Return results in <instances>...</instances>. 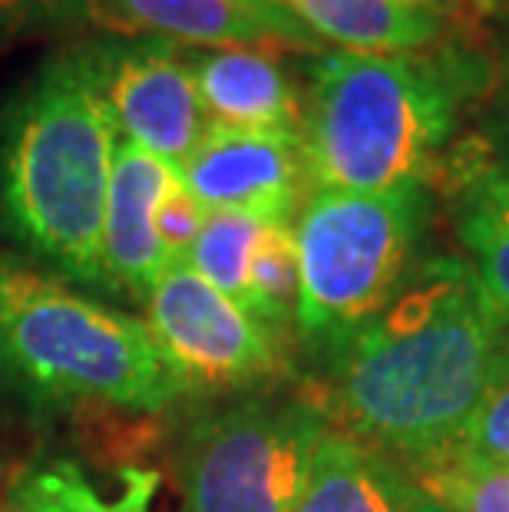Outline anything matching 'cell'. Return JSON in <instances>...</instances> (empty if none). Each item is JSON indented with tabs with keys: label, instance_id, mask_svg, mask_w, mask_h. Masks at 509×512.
<instances>
[{
	"label": "cell",
	"instance_id": "6da1fadb",
	"mask_svg": "<svg viewBox=\"0 0 509 512\" xmlns=\"http://www.w3.org/2000/svg\"><path fill=\"white\" fill-rule=\"evenodd\" d=\"M509 318L457 255H424L387 308L301 390L334 430L404 470L447 453L506 377Z\"/></svg>",
	"mask_w": 509,
	"mask_h": 512
},
{
	"label": "cell",
	"instance_id": "7a4b0ae2",
	"mask_svg": "<svg viewBox=\"0 0 509 512\" xmlns=\"http://www.w3.org/2000/svg\"><path fill=\"white\" fill-rule=\"evenodd\" d=\"M496 63L450 40L424 53L324 50L311 57L301 143L314 189L394 192L430 185Z\"/></svg>",
	"mask_w": 509,
	"mask_h": 512
},
{
	"label": "cell",
	"instance_id": "3957f363",
	"mask_svg": "<svg viewBox=\"0 0 509 512\" xmlns=\"http://www.w3.org/2000/svg\"><path fill=\"white\" fill-rule=\"evenodd\" d=\"M116 139L80 47L43 63L0 119V222L80 285L103 288Z\"/></svg>",
	"mask_w": 509,
	"mask_h": 512
},
{
	"label": "cell",
	"instance_id": "277c9868",
	"mask_svg": "<svg viewBox=\"0 0 509 512\" xmlns=\"http://www.w3.org/2000/svg\"><path fill=\"white\" fill-rule=\"evenodd\" d=\"M0 380L40 403L169 410L182 394L146 324L0 252Z\"/></svg>",
	"mask_w": 509,
	"mask_h": 512
},
{
	"label": "cell",
	"instance_id": "5b68a950",
	"mask_svg": "<svg viewBox=\"0 0 509 512\" xmlns=\"http://www.w3.org/2000/svg\"><path fill=\"white\" fill-rule=\"evenodd\" d=\"M430 185L394 192L314 189L291 232L298 248L295 334L324 357L377 318L424 261Z\"/></svg>",
	"mask_w": 509,
	"mask_h": 512
},
{
	"label": "cell",
	"instance_id": "8992f818",
	"mask_svg": "<svg viewBox=\"0 0 509 512\" xmlns=\"http://www.w3.org/2000/svg\"><path fill=\"white\" fill-rule=\"evenodd\" d=\"M331 423L305 394H252L196 420L179 450L189 512H295Z\"/></svg>",
	"mask_w": 509,
	"mask_h": 512
},
{
	"label": "cell",
	"instance_id": "52a82bcc",
	"mask_svg": "<svg viewBox=\"0 0 509 512\" xmlns=\"http://www.w3.org/2000/svg\"><path fill=\"white\" fill-rule=\"evenodd\" d=\"M179 394H232L291 374L285 337L172 261L143 301V318Z\"/></svg>",
	"mask_w": 509,
	"mask_h": 512
},
{
	"label": "cell",
	"instance_id": "ba28073f",
	"mask_svg": "<svg viewBox=\"0 0 509 512\" xmlns=\"http://www.w3.org/2000/svg\"><path fill=\"white\" fill-rule=\"evenodd\" d=\"M80 50L116 136L179 172L212 126L186 50L153 37L100 40Z\"/></svg>",
	"mask_w": 509,
	"mask_h": 512
},
{
	"label": "cell",
	"instance_id": "9c48e42d",
	"mask_svg": "<svg viewBox=\"0 0 509 512\" xmlns=\"http://www.w3.org/2000/svg\"><path fill=\"white\" fill-rule=\"evenodd\" d=\"M179 182L205 212L295 222L314 192L301 133L212 123L179 166Z\"/></svg>",
	"mask_w": 509,
	"mask_h": 512
},
{
	"label": "cell",
	"instance_id": "30bf717a",
	"mask_svg": "<svg viewBox=\"0 0 509 512\" xmlns=\"http://www.w3.org/2000/svg\"><path fill=\"white\" fill-rule=\"evenodd\" d=\"M93 24L116 37H153L176 47H272L311 57L328 50L272 0H93Z\"/></svg>",
	"mask_w": 509,
	"mask_h": 512
},
{
	"label": "cell",
	"instance_id": "8fae6325",
	"mask_svg": "<svg viewBox=\"0 0 509 512\" xmlns=\"http://www.w3.org/2000/svg\"><path fill=\"white\" fill-rule=\"evenodd\" d=\"M176 179L179 172L162 159L136 149L126 139H116L100 242L103 285L129 294L139 304L172 265L156 232V209Z\"/></svg>",
	"mask_w": 509,
	"mask_h": 512
},
{
	"label": "cell",
	"instance_id": "7c38bea8",
	"mask_svg": "<svg viewBox=\"0 0 509 512\" xmlns=\"http://www.w3.org/2000/svg\"><path fill=\"white\" fill-rule=\"evenodd\" d=\"M186 63L212 123L301 133L305 93L281 63V50L199 47L186 50Z\"/></svg>",
	"mask_w": 509,
	"mask_h": 512
},
{
	"label": "cell",
	"instance_id": "4fadbf2b",
	"mask_svg": "<svg viewBox=\"0 0 509 512\" xmlns=\"http://www.w3.org/2000/svg\"><path fill=\"white\" fill-rule=\"evenodd\" d=\"M433 182L453 195V225L463 261L509 318V179L483 166L470 143L450 146Z\"/></svg>",
	"mask_w": 509,
	"mask_h": 512
},
{
	"label": "cell",
	"instance_id": "5bb4252c",
	"mask_svg": "<svg viewBox=\"0 0 509 512\" xmlns=\"http://www.w3.org/2000/svg\"><path fill=\"white\" fill-rule=\"evenodd\" d=\"M427 496L404 466L328 427L295 512H424Z\"/></svg>",
	"mask_w": 509,
	"mask_h": 512
},
{
	"label": "cell",
	"instance_id": "9a60e30c",
	"mask_svg": "<svg viewBox=\"0 0 509 512\" xmlns=\"http://www.w3.org/2000/svg\"><path fill=\"white\" fill-rule=\"evenodd\" d=\"M295 17L321 43L354 53H424L460 40L437 0H301Z\"/></svg>",
	"mask_w": 509,
	"mask_h": 512
},
{
	"label": "cell",
	"instance_id": "2e32d148",
	"mask_svg": "<svg viewBox=\"0 0 509 512\" xmlns=\"http://www.w3.org/2000/svg\"><path fill=\"white\" fill-rule=\"evenodd\" d=\"M265 219L245 212H209L199 238L192 242L186 265L205 278L215 291L235 301L238 308H252V291H248V271L258 238L265 232ZM252 314V311H248ZM258 321V318H255Z\"/></svg>",
	"mask_w": 509,
	"mask_h": 512
},
{
	"label": "cell",
	"instance_id": "e0dca14e",
	"mask_svg": "<svg viewBox=\"0 0 509 512\" xmlns=\"http://www.w3.org/2000/svg\"><path fill=\"white\" fill-rule=\"evenodd\" d=\"M248 291H252V318L265 328H272L288 341V331H295L298 311V248L291 222H268L262 238L255 245L252 271H248Z\"/></svg>",
	"mask_w": 509,
	"mask_h": 512
},
{
	"label": "cell",
	"instance_id": "ac0fdd59",
	"mask_svg": "<svg viewBox=\"0 0 509 512\" xmlns=\"http://www.w3.org/2000/svg\"><path fill=\"white\" fill-rule=\"evenodd\" d=\"M410 476L433 503L450 512H509V470L470 460L463 453H440L410 466Z\"/></svg>",
	"mask_w": 509,
	"mask_h": 512
},
{
	"label": "cell",
	"instance_id": "d6986e66",
	"mask_svg": "<svg viewBox=\"0 0 509 512\" xmlns=\"http://www.w3.org/2000/svg\"><path fill=\"white\" fill-rule=\"evenodd\" d=\"M4 512H110V499L96 493L77 463L60 460L17 479Z\"/></svg>",
	"mask_w": 509,
	"mask_h": 512
},
{
	"label": "cell",
	"instance_id": "ffe728a7",
	"mask_svg": "<svg viewBox=\"0 0 509 512\" xmlns=\"http://www.w3.org/2000/svg\"><path fill=\"white\" fill-rule=\"evenodd\" d=\"M450 450L470 456V460L509 470V377H503L486 394V400L476 407L470 423L460 433V440Z\"/></svg>",
	"mask_w": 509,
	"mask_h": 512
},
{
	"label": "cell",
	"instance_id": "44dd1931",
	"mask_svg": "<svg viewBox=\"0 0 509 512\" xmlns=\"http://www.w3.org/2000/svg\"><path fill=\"white\" fill-rule=\"evenodd\" d=\"M93 24V0H0V47L7 40Z\"/></svg>",
	"mask_w": 509,
	"mask_h": 512
},
{
	"label": "cell",
	"instance_id": "7402d4cb",
	"mask_svg": "<svg viewBox=\"0 0 509 512\" xmlns=\"http://www.w3.org/2000/svg\"><path fill=\"white\" fill-rule=\"evenodd\" d=\"M480 106H483L480 129H476V136H470L467 143L483 166H490L493 172L509 179V57L503 60V67H496L493 86Z\"/></svg>",
	"mask_w": 509,
	"mask_h": 512
},
{
	"label": "cell",
	"instance_id": "603a6c76",
	"mask_svg": "<svg viewBox=\"0 0 509 512\" xmlns=\"http://www.w3.org/2000/svg\"><path fill=\"white\" fill-rule=\"evenodd\" d=\"M205 215L209 212L182 189L179 179L166 195H162V202L156 209V232H159V242L172 261H186L192 242H196L202 225H205Z\"/></svg>",
	"mask_w": 509,
	"mask_h": 512
},
{
	"label": "cell",
	"instance_id": "cb8c5ba5",
	"mask_svg": "<svg viewBox=\"0 0 509 512\" xmlns=\"http://www.w3.org/2000/svg\"><path fill=\"white\" fill-rule=\"evenodd\" d=\"M453 34L480 47L486 30H509V0H437Z\"/></svg>",
	"mask_w": 509,
	"mask_h": 512
},
{
	"label": "cell",
	"instance_id": "d4e9b609",
	"mask_svg": "<svg viewBox=\"0 0 509 512\" xmlns=\"http://www.w3.org/2000/svg\"><path fill=\"white\" fill-rule=\"evenodd\" d=\"M159 493V473L153 470H119V496L110 499V512H153V499Z\"/></svg>",
	"mask_w": 509,
	"mask_h": 512
},
{
	"label": "cell",
	"instance_id": "484cf974",
	"mask_svg": "<svg viewBox=\"0 0 509 512\" xmlns=\"http://www.w3.org/2000/svg\"><path fill=\"white\" fill-rule=\"evenodd\" d=\"M272 4H278V7H285V10H291V14H295V7L301 4V0H272Z\"/></svg>",
	"mask_w": 509,
	"mask_h": 512
},
{
	"label": "cell",
	"instance_id": "4316f807",
	"mask_svg": "<svg viewBox=\"0 0 509 512\" xmlns=\"http://www.w3.org/2000/svg\"><path fill=\"white\" fill-rule=\"evenodd\" d=\"M424 512H450V509H447V506H440V503H433V499H427Z\"/></svg>",
	"mask_w": 509,
	"mask_h": 512
},
{
	"label": "cell",
	"instance_id": "83f0119b",
	"mask_svg": "<svg viewBox=\"0 0 509 512\" xmlns=\"http://www.w3.org/2000/svg\"><path fill=\"white\" fill-rule=\"evenodd\" d=\"M506 377H509V328H506Z\"/></svg>",
	"mask_w": 509,
	"mask_h": 512
},
{
	"label": "cell",
	"instance_id": "f1b7e54d",
	"mask_svg": "<svg viewBox=\"0 0 509 512\" xmlns=\"http://www.w3.org/2000/svg\"><path fill=\"white\" fill-rule=\"evenodd\" d=\"M0 512H4V506H0Z\"/></svg>",
	"mask_w": 509,
	"mask_h": 512
}]
</instances>
